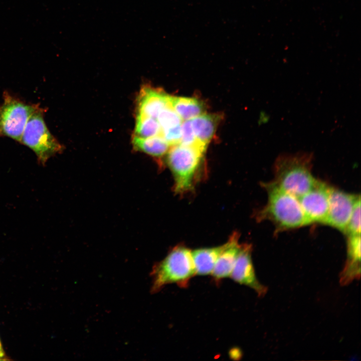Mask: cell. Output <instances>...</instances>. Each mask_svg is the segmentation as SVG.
I'll use <instances>...</instances> for the list:
<instances>
[{"mask_svg":"<svg viewBox=\"0 0 361 361\" xmlns=\"http://www.w3.org/2000/svg\"><path fill=\"white\" fill-rule=\"evenodd\" d=\"M160 126L156 119L136 116L134 135L140 137L161 136Z\"/></svg>","mask_w":361,"mask_h":361,"instance_id":"obj_17","label":"cell"},{"mask_svg":"<svg viewBox=\"0 0 361 361\" xmlns=\"http://www.w3.org/2000/svg\"><path fill=\"white\" fill-rule=\"evenodd\" d=\"M360 197L356 200L344 232L347 235L360 234Z\"/></svg>","mask_w":361,"mask_h":361,"instance_id":"obj_19","label":"cell"},{"mask_svg":"<svg viewBox=\"0 0 361 361\" xmlns=\"http://www.w3.org/2000/svg\"><path fill=\"white\" fill-rule=\"evenodd\" d=\"M223 245L192 251L196 275H211Z\"/></svg>","mask_w":361,"mask_h":361,"instance_id":"obj_14","label":"cell"},{"mask_svg":"<svg viewBox=\"0 0 361 361\" xmlns=\"http://www.w3.org/2000/svg\"><path fill=\"white\" fill-rule=\"evenodd\" d=\"M239 238L238 234L234 233L223 244V248L211 274L216 283L230 277L240 248Z\"/></svg>","mask_w":361,"mask_h":361,"instance_id":"obj_11","label":"cell"},{"mask_svg":"<svg viewBox=\"0 0 361 361\" xmlns=\"http://www.w3.org/2000/svg\"><path fill=\"white\" fill-rule=\"evenodd\" d=\"M329 186L317 180L312 188L298 198L310 224H324L329 209Z\"/></svg>","mask_w":361,"mask_h":361,"instance_id":"obj_7","label":"cell"},{"mask_svg":"<svg viewBox=\"0 0 361 361\" xmlns=\"http://www.w3.org/2000/svg\"><path fill=\"white\" fill-rule=\"evenodd\" d=\"M156 119L159 123L161 130L180 125L183 122L170 104L160 111Z\"/></svg>","mask_w":361,"mask_h":361,"instance_id":"obj_18","label":"cell"},{"mask_svg":"<svg viewBox=\"0 0 361 361\" xmlns=\"http://www.w3.org/2000/svg\"><path fill=\"white\" fill-rule=\"evenodd\" d=\"M196 275L192 251L184 245H176L153 266L150 272V292L157 293L165 285L172 283L186 288Z\"/></svg>","mask_w":361,"mask_h":361,"instance_id":"obj_3","label":"cell"},{"mask_svg":"<svg viewBox=\"0 0 361 361\" xmlns=\"http://www.w3.org/2000/svg\"><path fill=\"white\" fill-rule=\"evenodd\" d=\"M313 158L312 153L306 152L280 155L274 163V179L271 182L298 198L318 180L311 172Z\"/></svg>","mask_w":361,"mask_h":361,"instance_id":"obj_1","label":"cell"},{"mask_svg":"<svg viewBox=\"0 0 361 361\" xmlns=\"http://www.w3.org/2000/svg\"><path fill=\"white\" fill-rule=\"evenodd\" d=\"M39 107V104L26 103L5 91L0 104V137H8L20 142L29 119Z\"/></svg>","mask_w":361,"mask_h":361,"instance_id":"obj_6","label":"cell"},{"mask_svg":"<svg viewBox=\"0 0 361 361\" xmlns=\"http://www.w3.org/2000/svg\"><path fill=\"white\" fill-rule=\"evenodd\" d=\"M252 250L251 245L241 244L230 277L237 283L254 290L259 297H263L268 289L257 279L251 257Z\"/></svg>","mask_w":361,"mask_h":361,"instance_id":"obj_9","label":"cell"},{"mask_svg":"<svg viewBox=\"0 0 361 361\" xmlns=\"http://www.w3.org/2000/svg\"><path fill=\"white\" fill-rule=\"evenodd\" d=\"M268 194L266 205L256 215L258 221L268 220L277 231L298 228L310 224L298 200L273 183L263 184Z\"/></svg>","mask_w":361,"mask_h":361,"instance_id":"obj_2","label":"cell"},{"mask_svg":"<svg viewBox=\"0 0 361 361\" xmlns=\"http://www.w3.org/2000/svg\"><path fill=\"white\" fill-rule=\"evenodd\" d=\"M170 105L183 121L190 120L204 113L205 106L196 98L169 95Z\"/></svg>","mask_w":361,"mask_h":361,"instance_id":"obj_15","label":"cell"},{"mask_svg":"<svg viewBox=\"0 0 361 361\" xmlns=\"http://www.w3.org/2000/svg\"><path fill=\"white\" fill-rule=\"evenodd\" d=\"M221 116L203 113L191 119V125L197 141L207 147L212 139L220 120Z\"/></svg>","mask_w":361,"mask_h":361,"instance_id":"obj_13","label":"cell"},{"mask_svg":"<svg viewBox=\"0 0 361 361\" xmlns=\"http://www.w3.org/2000/svg\"><path fill=\"white\" fill-rule=\"evenodd\" d=\"M347 257L339 276L341 285H347L360 277V234L348 235Z\"/></svg>","mask_w":361,"mask_h":361,"instance_id":"obj_12","label":"cell"},{"mask_svg":"<svg viewBox=\"0 0 361 361\" xmlns=\"http://www.w3.org/2000/svg\"><path fill=\"white\" fill-rule=\"evenodd\" d=\"M181 125L161 130V136L170 146L179 143L181 137Z\"/></svg>","mask_w":361,"mask_h":361,"instance_id":"obj_21","label":"cell"},{"mask_svg":"<svg viewBox=\"0 0 361 361\" xmlns=\"http://www.w3.org/2000/svg\"><path fill=\"white\" fill-rule=\"evenodd\" d=\"M184 145L195 146L206 149L207 147L200 143L193 132L190 120L183 121L181 125V137L179 143Z\"/></svg>","mask_w":361,"mask_h":361,"instance_id":"obj_20","label":"cell"},{"mask_svg":"<svg viewBox=\"0 0 361 361\" xmlns=\"http://www.w3.org/2000/svg\"><path fill=\"white\" fill-rule=\"evenodd\" d=\"M132 144L136 150L158 157L166 154L170 146L160 136L143 138L134 135Z\"/></svg>","mask_w":361,"mask_h":361,"instance_id":"obj_16","label":"cell"},{"mask_svg":"<svg viewBox=\"0 0 361 361\" xmlns=\"http://www.w3.org/2000/svg\"><path fill=\"white\" fill-rule=\"evenodd\" d=\"M169 97L160 89L144 86L138 96L136 116L156 119L160 111L169 105Z\"/></svg>","mask_w":361,"mask_h":361,"instance_id":"obj_10","label":"cell"},{"mask_svg":"<svg viewBox=\"0 0 361 361\" xmlns=\"http://www.w3.org/2000/svg\"><path fill=\"white\" fill-rule=\"evenodd\" d=\"M5 354L4 351V349L2 346V343L0 340V360H4L5 359Z\"/></svg>","mask_w":361,"mask_h":361,"instance_id":"obj_22","label":"cell"},{"mask_svg":"<svg viewBox=\"0 0 361 361\" xmlns=\"http://www.w3.org/2000/svg\"><path fill=\"white\" fill-rule=\"evenodd\" d=\"M45 110L40 106L32 114L20 143L35 153L39 163L45 165L48 159L61 151V145L52 135L44 120Z\"/></svg>","mask_w":361,"mask_h":361,"instance_id":"obj_5","label":"cell"},{"mask_svg":"<svg viewBox=\"0 0 361 361\" xmlns=\"http://www.w3.org/2000/svg\"><path fill=\"white\" fill-rule=\"evenodd\" d=\"M359 196L330 187L329 209L324 224L344 232Z\"/></svg>","mask_w":361,"mask_h":361,"instance_id":"obj_8","label":"cell"},{"mask_svg":"<svg viewBox=\"0 0 361 361\" xmlns=\"http://www.w3.org/2000/svg\"><path fill=\"white\" fill-rule=\"evenodd\" d=\"M206 149L177 144L166 153V162L174 178V190L184 194L193 190Z\"/></svg>","mask_w":361,"mask_h":361,"instance_id":"obj_4","label":"cell"}]
</instances>
